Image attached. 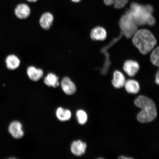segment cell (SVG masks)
Masks as SVG:
<instances>
[{
	"label": "cell",
	"instance_id": "cell-15",
	"mask_svg": "<svg viewBox=\"0 0 159 159\" xmlns=\"http://www.w3.org/2000/svg\"><path fill=\"white\" fill-rule=\"evenodd\" d=\"M124 86L127 92L130 94H136L140 91L139 83L134 80H128L126 81Z\"/></svg>",
	"mask_w": 159,
	"mask_h": 159
},
{
	"label": "cell",
	"instance_id": "cell-6",
	"mask_svg": "<svg viewBox=\"0 0 159 159\" xmlns=\"http://www.w3.org/2000/svg\"><path fill=\"white\" fill-rule=\"evenodd\" d=\"M61 86L63 91L67 95H72L76 92L75 85L68 77H65L62 79Z\"/></svg>",
	"mask_w": 159,
	"mask_h": 159
},
{
	"label": "cell",
	"instance_id": "cell-8",
	"mask_svg": "<svg viewBox=\"0 0 159 159\" xmlns=\"http://www.w3.org/2000/svg\"><path fill=\"white\" fill-rule=\"evenodd\" d=\"M54 17L51 13L47 12L41 15L39 20V25L42 28L45 30L50 29L52 25Z\"/></svg>",
	"mask_w": 159,
	"mask_h": 159
},
{
	"label": "cell",
	"instance_id": "cell-24",
	"mask_svg": "<svg viewBox=\"0 0 159 159\" xmlns=\"http://www.w3.org/2000/svg\"><path fill=\"white\" fill-rule=\"evenodd\" d=\"M27 1L30 2H35L38 1V0H27Z\"/></svg>",
	"mask_w": 159,
	"mask_h": 159
},
{
	"label": "cell",
	"instance_id": "cell-19",
	"mask_svg": "<svg viewBox=\"0 0 159 159\" xmlns=\"http://www.w3.org/2000/svg\"><path fill=\"white\" fill-rule=\"evenodd\" d=\"M159 48L155 49L151 55V61L152 64L156 66H159Z\"/></svg>",
	"mask_w": 159,
	"mask_h": 159
},
{
	"label": "cell",
	"instance_id": "cell-11",
	"mask_svg": "<svg viewBox=\"0 0 159 159\" xmlns=\"http://www.w3.org/2000/svg\"><path fill=\"white\" fill-rule=\"evenodd\" d=\"M28 76L31 80L37 81L43 76V71L42 69L37 68L33 66H30L27 70Z\"/></svg>",
	"mask_w": 159,
	"mask_h": 159
},
{
	"label": "cell",
	"instance_id": "cell-14",
	"mask_svg": "<svg viewBox=\"0 0 159 159\" xmlns=\"http://www.w3.org/2000/svg\"><path fill=\"white\" fill-rule=\"evenodd\" d=\"M126 80L124 75L119 71H115L114 78L112 81V84L116 89H120L125 85Z\"/></svg>",
	"mask_w": 159,
	"mask_h": 159
},
{
	"label": "cell",
	"instance_id": "cell-2",
	"mask_svg": "<svg viewBox=\"0 0 159 159\" xmlns=\"http://www.w3.org/2000/svg\"><path fill=\"white\" fill-rule=\"evenodd\" d=\"M134 104L141 109L137 115V119L142 123L152 122L157 116L156 105L154 101L148 97L140 95L134 101Z\"/></svg>",
	"mask_w": 159,
	"mask_h": 159
},
{
	"label": "cell",
	"instance_id": "cell-22",
	"mask_svg": "<svg viewBox=\"0 0 159 159\" xmlns=\"http://www.w3.org/2000/svg\"><path fill=\"white\" fill-rule=\"evenodd\" d=\"M156 82L157 84H159V71H158V72L157 73L156 75Z\"/></svg>",
	"mask_w": 159,
	"mask_h": 159
},
{
	"label": "cell",
	"instance_id": "cell-9",
	"mask_svg": "<svg viewBox=\"0 0 159 159\" xmlns=\"http://www.w3.org/2000/svg\"><path fill=\"white\" fill-rule=\"evenodd\" d=\"M123 69L129 76L133 77L138 72L139 65L136 61L128 60L124 63Z\"/></svg>",
	"mask_w": 159,
	"mask_h": 159
},
{
	"label": "cell",
	"instance_id": "cell-25",
	"mask_svg": "<svg viewBox=\"0 0 159 159\" xmlns=\"http://www.w3.org/2000/svg\"><path fill=\"white\" fill-rule=\"evenodd\" d=\"M71 1L73 2H74L77 3L79 2L81 0H71Z\"/></svg>",
	"mask_w": 159,
	"mask_h": 159
},
{
	"label": "cell",
	"instance_id": "cell-10",
	"mask_svg": "<svg viewBox=\"0 0 159 159\" xmlns=\"http://www.w3.org/2000/svg\"><path fill=\"white\" fill-rule=\"evenodd\" d=\"M86 147V143L81 140L74 141L71 145V152L75 156H81L85 153Z\"/></svg>",
	"mask_w": 159,
	"mask_h": 159
},
{
	"label": "cell",
	"instance_id": "cell-4",
	"mask_svg": "<svg viewBox=\"0 0 159 159\" xmlns=\"http://www.w3.org/2000/svg\"><path fill=\"white\" fill-rule=\"evenodd\" d=\"M121 32L128 39H130L138 30V26L130 15L126 13L123 15L119 22Z\"/></svg>",
	"mask_w": 159,
	"mask_h": 159
},
{
	"label": "cell",
	"instance_id": "cell-7",
	"mask_svg": "<svg viewBox=\"0 0 159 159\" xmlns=\"http://www.w3.org/2000/svg\"><path fill=\"white\" fill-rule=\"evenodd\" d=\"M15 14L20 19H25L29 17L31 13V9L29 5L25 3H21L16 7Z\"/></svg>",
	"mask_w": 159,
	"mask_h": 159
},
{
	"label": "cell",
	"instance_id": "cell-18",
	"mask_svg": "<svg viewBox=\"0 0 159 159\" xmlns=\"http://www.w3.org/2000/svg\"><path fill=\"white\" fill-rule=\"evenodd\" d=\"M76 115L79 124L84 125L86 123L88 117L86 113L84 111L82 110L77 111Z\"/></svg>",
	"mask_w": 159,
	"mask_h": 159
},
{
	"label": "cell",
	"instance_id": "cell-12",
	"mask_svg": "<svg viewBox=\"0 0 159 159\" xmlns=\"http://www.w3.org/2000/svg\"><path fill=\"white\" fill-rule=\"evenodd\" d=\"M107 35V32L105 30L101 27L94 28L91 33V38L94 40H104L106 39Z\"/></svg>",
	"mask_w": 159,
	"mask_h": 159
},
{
	"label": "cell",
	"instance_id": "cell-13",
	"mask_svg": "<svg viewBox=\"0 0 159 159\" xmlns=\"http://www.w3.org/2000/svg\"><path fill=\"white\" fill-rule=\"evenodd\" d=\"M6 63L8 69L13 70L18 68L20 64V61L17 56L10 55L6 58Z\"/></svg>",
	"mask_w": 159,
	"mask_h": 159
},
{
	"label": "cell",
	"instance_id": "cell-23",
	"mask_svg": "<svg viewBox=\"0 0 159 159\" xmlns=\"http://www.w3.org/2000/svg\"><path fill=\"white\" fill-rule=\"evenodd\" d=\"M119 159H132V158L124 156H121L119 157Z\"/></svg>",
	"mask_w": 159,
	"mask_h": 159
},
{
	"label": "cell",
	"instance_id": "cell-3",
	"mask_svg": "<svg viewBox=\"0 0 159 159\" xmlns=\"http://www.w3.org/2000/svg\"><path fill=\"white\" fill-rule=\"evenodd\" d=\"M132 41L135 46L144 55L152 51L157 43L154 35L146 29L138 30L133 36Z\"/></svg>",
	"mask_w": 159,
	"mask_h": 159
},
{
	"label": "cell",
	"instance_id": "cell-17",
	"mask_svg": "<svg viewBox=\"0 0 159 159\" xmlns=\"http://www.w3.org/2000/svg\"><path fill=\"white\" fill-rule=\"evenodd\" d=\"M57 118L61 121H66L70 120L71 114L68 109H64L61 107L57 108L56 112Z\"/></svg>",
	"mask_w": 159,
	"mask_h": 159
},
{
	"label": "cell",
	"instance_id": "cell-21",
	"mask_svg": "<svg viewBox=\"0 0 159 159\" xmlns=\"http://www.w3.org/2000/svg\"><path fill=\"white\" fill-rule=\"evenodd\" d=\"M115 0H104V3L107 5H111L114 3Z\"/></svg>",
	"mask_w": 159,
	"mask_h": 159
},
{
	"label": "cell",
	"instance_id": "cell-20",
	"mask_svg": "<svg viewBox=\"0 0 159 159\" xmlns=\"http://www.w3.org/2000/svg\"><path fill=\"white\" fill-rule=\"evenodd\" d=\"M129 0H115L114 7L117 9H120L125 7L128 3Z\"/></svg>",
	"mask_w": 159,
	"mask_h": 159
},
{
	"label": "cell",
	"instance_id": "cell-1",
	"mask_svg": "<svg viewBox=\"0 0 159 159\" xmlns=\"http://www.w3.org/2000/svg\"><path fill=\"white\" fill-rule=\"evenodd\" d=\"M153 8L152 6H145L132 3L130 5V9L126 13L130 16L137 25H153L155 24V20L152 15Z\"/></svg>",
	"mask_w": 159,
	"mask_h": 159
},
{
	"label": "cell",
	"instance_id": "cell-5",
	"mask_svg": "<svg viewBox=\"0 0 159 159\" xmlns=\"http://www.w3.org/2000/svg\"><path fill=\"white\" fill-rule=\"evenodd\" d=\"M9 131L15 139H21L24 136L22 125L18 121H13L10 124L9 127Z\"/></svg>",
	"mask_w": 159,
	"mask_h": 159
},
{
	"label": "cell",
	"instance_id": "cell-16",
	"mask_svg": "<svg viewBox=\"0 0 159 159\" xmlns=\"http://www.w3.org/2000/svg\"><path fill=\"white\" fill-rule=\"evenodd\" d=\"M44 83L46 85L49 87L56 88L59 85V78L56 75L53 73H49L45 77Z\"/></svg>",
	"mask_w": 159,
	"mask_h": 159
}]
</instances>
